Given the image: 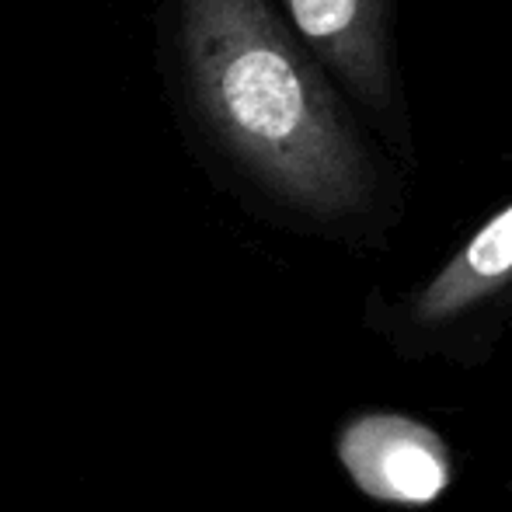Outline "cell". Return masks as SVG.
<instances>
[{"label":"cell","instance_id":"1","mask_svg":"<svg viewBox=\"0 0 512 512\" xmlns=\"http://www.w3.org/2000/svg\"><path fill=\"white\" fill-rule=\"evenodd\" d=\"M171 49L199 133L276 209L331 234L398 216V168L272 0H175Z\"/></svg>","mask_w":512,"mask_h":512},{"label":"cell","instance_id":"2","mask_svg":"<svg viewBox=\"0 0 512 512\" xmlns=\"http://www.w3.org/2000/svg\"><path fill=\"white\" fill-rule=\"evenodd\" d=\"M370 324L405 359L485 363L512 324V203L408 293L373 297Z\"/></svg>","mask_w":512,"mask_h":512},{"label":"cell","instance_id":"3","mask_svg":"<svg viewBox=\"0 0 512 512\" xmlns=\"http://www.w3.org/2000/svg\"><path fill=\"white\" fill-rule=\"evenodd\" d=\"M279 18L394 164L415 161L391 0H272Z\"/></svg>","mask_w":512,"mask_h":512},{"label":"cell","instance_id":"4","mask_svg":"<svg viewBox=\"0 0 512 512\" xmlns=\"http://www.w3.org/2000/svg\"><path fill=\"white\" fill-rule=\"evenodd\" d=\"M335 453L349 481L391 509L436 506L453 481V453L432 425L398 411H366L338 429Z\"/></svg>","mask_w":512,"mask_h":512}]
</instances>
